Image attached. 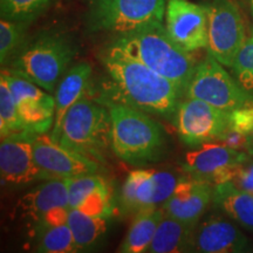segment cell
<instances>
[{
    "mask_svg": "<svg viewBox=\"0 0 253 253\" xmlns=\"http://www.w3.org/2000/svg\"><path fill=\"white\" fill-rule=\"evenodd\" d=\"M110 89L102 101H114L150 115L173 120L184 95L171 81L150 69L114 41L101 54Z\"/></svg>",
    "mask_w": 253,
    "mask_h": 253,
    "instance_id": "6da1fadb",
    "label": "cell"
},
{
    "mask_svg": "<svg viewBox=\"0 0 253 253\" xmlns=\"http://www.w3.org/2000/svg\"><path fill=\"white\" fill-rule=\"evenodd\" d=\"M115 41L185 95L199 62L192 52L183 49L169 37L163 24L120 36Z\"/></svg>",
    "mask_w": 253,
    "mask_h": 253,
    "instance_id": "7a4b0ae2",
    "label": "cell"
},
{
    "mask_svg": "<svg viewBox=\"0 0 253 253\" xmlns=\"http://www.w3.org/2000/svg\"><path fill=\"white\" fill-rule=\"evenodd\" d=\"M112 115L113 154L130 166H144L163 156L166 134L149 114L126 104L102 101Z\"/></svg>",
    "mask_w": 253,
    "mask_h": 253,
    "instance_id": "3957f363",
    "label": "cell"
},
{
    "mask_svg": "<svg viewBox=\"0 0 253 253\" xmlns=\"http://www.w3.org/2000/svg\"><path fill=\"white\" fill-rule=\"evenodd\" d=\"M77 53V46L69 37L61 33H42L20 47L6 71L53 93Z\"/></svg>",
    "mask_w": 253,
    "mask_h": 253,
    "instance_id": "277c9868",
    "label": "cell"
},
{
    "mask_svg": "<svg viewBox=\"0 0 253 253\" xmlns=\"http://www.w3.org/2000/svg\"><path fill=\"white\" fill-rule=\"evenodd\" d=\"M112 115L99 100L82 96L63 118L59 142L101 164L112 151Z\"/></svg>",
    "mask_w": 253,
    "mask_h": 253,
    "instance_id": "5b68a950",
    "label": "cell"
},
{
    "mask_svg": "<svg viewBox=\"0 0 253 253\" xmlns=\"http://www.w3.org/2000/svg\"><path fill=\"white\" fill-rule=\"evenodd\" d=\"M168 0H94L88 14L91 32L125 34L163 24Z\"/></svg>",
    "mask_w": 253,
    "mask_h": 253,
    "instance_id": "8992f818",
    "label": "cell"
},
{
    "mask_svg": "<svg viewBox=\"0 0 253 253\" xmlns=\"http://www.w3.org/2000/svg\"><path fill=\"white\" fill-rule=\"evenodd\" d=\"M184 97L204 101L225 112L253 104V93L240 86L210 53L197 65Z\"/></svg>",
    "mask_w": 253,
    "mask_h": 253,
    "instance_id": "52a82bcc",
    "label": "cell"
},
{
    "mask_svg": "<svg viewBox=\"0 0 253 253\" xmlns=\"http://www.w3.org/2000/svg\"><path fill=\"white\" fill-rule=\"evenodd\" d=\"M207 8L208 53L223 66L231 68L248 37L244 19L232 0H211Z\"/></svg>",
    "mask_w": 253,
    "mask_h": 253,
    "instance_id": "ba28073f",
    "label": "cell"
},
{
    "mask_svg": "<svg viewBox=\"0 0 253 253\" xmlns=\"http://www.w3.org/2000/svg\"><path fill=\"white\" fill-rule=\"evenodd\" d=\"M177 132L183 143L198 147L216 142L230 129V112L197 99L182 100L175 116Z\"/></svg>",
    "mask_w": 253,
    "mask_h": 253,
    "instance_id": "9c48e42d",
    "label": "cell"
},
{
    "mask_svg": "<svg viewBox=\"0 0 253 253\" xmlns=\"http://www.w3.org/2000/svg\"><path fill=\"white\" fill-rule=\"evenodd\" d=\"M249 160L246 151L233 150L220 142H209L185 154L181 166L190 177L213 186L231 182L237 167Z\"/></svg>",
    "mask_w": 253,
    "mask_h": 253,
    "instance_id": "30bf717a",
    "label": "cell"
},
{
    "mask_svg": "<svg viewBox=\"0 0 253 253\" xmlns=\"http://www.w3.org/2000/svg\"><path fill=\"white\" fill-rule=\"evenodd\" d=\"M25 128L34 134L52 129L54 123L55 96L27 79L2 68Z\"/></svg>",
    "mask_w": 253,
    "mask_h": 253,
    "instance_id": "8fae6325",
    "label": "cell"
},
{
    "mask_svg": "<svg viewBox=\"0 0 253 253\" xmlns=\"http://www.w3.org/2000/svg\"><path fill=\"white\" fill-rule=\"evenodd\" d=\"M32 144L37 164L50 178L95 175L102 170V164L65 147L46 132L34 134Z\"/></svg>",
    "mask_w": 253,
    "mask_h": 253,
    "instance_id": "7c38bea8",
    "label": "cell"
},
{
    "mask_svg": "<svg viewBox=\"0 0 253 253\" xmlns=\"http://www.w3.org/2000/svg\"><path fill=\"white\" fill-rule=\"evenodd\" d=\"M34 132L25 131L1 138L0 144V178L6 186H23L50 179L36 162L33 154Z\"/></svg>",
    "mask_w": 253,
    "mask_h": 253,
    "instance_id": "4fadbf2b",
    "label": "cell"
},
{
    "mask_svg": "<svg viewBox=\"0 0 253 253\" xmlns=\"http://www.w3.org/2000/svg\"><path fill=\"white\" fill-rule=\"evenodd\" d=\"M166 30L183 49L196 52L208 48L209 18L207 6L189 0H168Z\"/></svg>",
    "mask_w": 253,
    "mask_h": 253,
    "instance_id": "5bb4252c",
    "label": "cell"
},
{
    "mask_svg": "<svg viewBox=\"0 0 253 253\" xmlns=\"http://www.w3.org/2000/svg\"><path fill=\"white\" fill-rule=\"evenodd\" d=\"M213 188L211 183L194 177L179 179L171 197L161 207L164 216L197 225L213 201Z\"/></svg>",
    "mask_w": 253,
    "mask_h": 253,
    "instance_id": "9a60e30c",
    "label": "cell"
},
{
    "mask_svg": "<svg viewBox=\"0 0 253 253\" xmlns=\"http://www.w3.org/2000/svg\"><path fill=\"white\" fill-rule=\"evenodd\" d=\"M249 248V239L235 224L220 216H210L196 226L192 251L237 253Z\"/></svg>",
    "mask_w": 253,
    "mask_h": 253,
    "instance_id": "2e32d148",
    "label": "cell"
},
{
    "mask_svg": "<svg viewBox=\"0 0 253 253\" xmlns=\"http://www.w3.org/2000/svg\"><path fill=\"white\" fill-rule=\"evenodd\" d=\"M55 208H71L66 178H50L37 185L19 198L14 213L33 223H39L43 214Z\"/></svg>",
    "mask_w": 253,
    "mask_h": 253,
    "instance_id": "e0dca14e",
    "label": "cell"
},
{
    "mask_svg": "<svg viewBox=\"0 0 253 253\" xmlns=\"http://www.w3.org/2000/svg\"><path fill=\"white\" fill-rule=\"evenodd\" d=\"M91 73L93 68L89 63L79 62L72 66L60 81L55 90L54 123L49 134L53 140L59 142L63 118L73 104L77 103L89 90Z\"/></svg>",
    "mask_w": 253,
    "mask_h": 253,
    "instance_id": "ac0fdd59",
    "label": "cell"
},
{
    "mask_svg": "<svg viewBox=\"0 0 253 253\" xmlns=\"http://www.w3.org/2000/svg\"><path fill=\"white\" fill-rule=\"evenodd\" d=\"M120 210L136 214L147 209L160 208L156 198L154 169H136L129 173L120 194Z\"/></svg>",
    "mask_w": 253,
    "mask_h": 253,
    "instance_id": "d6986e66",
    "label": "cell"
},
{
    "mask_svg": "<svg viewBox=\"0 0 253 253\" xmlns=\"http://www.w3.org/2000/svg\"><path fill=\"white\" fill-rule=\"evenodd\" d=\"M213 203L227 217L253 232V196L237 188L232 182L214 185Z\"/></svg>",
    "mask_w": 253,
    "mask_h": 253,
    "instance_id": "ffe728a7",
    "label": "cell"
},
{
    "mask_svg": "<svg viewBox=\"0 0 253 253\" xmlns=\"http://www.w3.org/2000/svg\"><path fill=\"white\" fill-rule=\"evenodd\" d=\"M196 226L197 225H191L175 218L164 216L147 252L179 253L192 251Z\"/></svg>",
    "mask_w": 253,
    "mask_h": 253,
    "instance_id": "44dd1931",
    "label": "cell"
},
{
    "mask_svg": "<svg viewBox=\"0 0 253 253\" xmlns=\"http://www.w3.org/2000/svg\"><path fill=\"white\" fill-rule=\"evenodd\" d=\"M163 217L162 208L147 209L136 213L118 251L121 253L147 252Z\"/></svg>",
    "mask_w": 253,
    "mask_h": 253,
    "instance_id": "7402d4cb",
    "label": "cell"
},
{
    "mask_svg": "<svg viewBox=\"0 0 253 253\" xmlns=\"http://www.w3.org/2000/svg\"><path fill=\"white\" fill-rule=\"evenodd\" d=\"M109 217H95L71 209L67 224L72 230L78 251L91 249L99 244L108 230Z\"/></svg>",
    "mask_w": 253,
    "mask_h": 253,
    "instance_id": "603a6c76",
    "label": "cell"
},
{
    "mask_svg": "<svg viewBox=\"0 0 253 253\" xmlns=\"http://www.w3.org/2000/svg\"><path fill=\"white\" fill-rule=\"evenodd\" d=\"M37 239L36 252L73 253L79 252L68 224L49 226L34 232Z\"/></svg>",
    "mask_w": 253,
    "mask_h": 253,
    "instance_id": "cb8c5ba5",
    "label": "cell"
},
{
    "mask_svg": "<svg viewBox=\"0 0 253 253\" xmlns=\"http://www.w3.org/2000/svg\"><path fill=\"white\" fill-rule=\"evenodd\" d=\"M28 131L19 116L17 104L4 75H0V132L1 138Z\"/></svg>",
    "mask_w": 253,
    "mask_h": 253,
    "instance_id": "d4e9b609",
    "label": "cell"
},
{
    "mask_svg": "<svg viewBox=\"0 0 253 253\" xmlns=\"http://www.w3.org/2000/svg\"><path fill=\"white\" fill-rule=\"evenodd\" d=\"M55 0H0L2 19L30 24L39 17Z\"/></svg>",
    "mask_w": 253,
    "mask_h": 253,
    "instance_id": "484cf974",
    "label": "cell"
},
{
    "mask_svg": "<svg viewBox=\"0 0 253 253\" xmlns=\"http://www.w3.org/2000/svg\"><path fill=\"white\" fill-rule=\"evenodd\" d=\"M28 23L2 19L0 21V61L1 66L11 61L24 45V34Z\"/></svg>",
    "mask_w": 253,
    "mask_h": 253,
    "instance_id": "4316f807",
    "label": "cell"
},
{
    "mask_svg": "<svg viewBox=\"0 0 253 253\" xmlns=\"http://www.w3.org/2000/svg\"><path fill=\"white\" fill-rule=\"evenodd\" d=\"M68 186V198L71 209H77L82 201L97 190L109 189V183L99 173L66 178Z\"/></svg>",
    "mask_w": 253,
    "mask_h": 253,
    "instance_id": "83f0119b",
    "label": "cell"
},
{
    "mask_svg": "<svg viewBox=\"0 0 253 253\" xmlns=\"http://www.w3.org/2000/svg\"><path fill=\"white\" fill-rule=\"evenodd\" d=\"M231 68L240 86L253 93V28L246 37Z\"/></svg>",
    "mask_w": 253,
    "mask_h": 253,
    "instance_id": "f1b7e54d",
    "label": "cell"
},
{
    "mask_svg": "<svg viewBox=\"0 0 253 253\" xmlns=\"http://www.w3.org/2000/svg\"><path fill=\"white\" fill-rule=\"evenodd\" d=\"M110 189H102L88 195L77 208L81 212L95 217H109L113 211Z\"/></svg>",
    "mask_w": 253,
    "mask_h": 253,
    "instance_id": "f546056e",
    "label": "cell"
},
{
    "mask_svg": "<svg viewBox=\"0 0 253 253\" xmlns=\"http://www.w3.org/2000/svg\"><path fill=\"white\" fill-rule=\"evenodd\" d=\"M230 128L252 134L253 132V104L240 107L230 112Z\"/></svg>",
    "mask_w": 253,
    "mask_h": 253,
    "instance_id": "4dcf8cb0",
    "label": "cell"
},
{
    "mask_svg": "<svg viewBox=\"0 0 253 253\" xmlns=\"http://www.w3.org/2000/svg\"><path fill=\"white\" fill-rule=\"evenodd\" d=\"M231 182L243 191L249 192L253 196V162L245 161L237 167L235 175Z\"/></svg>",
    "mask_w": 253,
    "mask_h": 253,
    "instance_id": "1f68e13d",
    "label": "cell"
},
{
    "mask_svg": "<svg viewBox=\"0 0 253 253\" xmlns=\"http://www.w3.org/2000/svg\"><path fill=\"white\" fill-rule=\"evenodd\" d=\"M217 142H220L233 150L248 151L249 153L250 144H251V134H245V132L230 128Z\"/></svg>",
    "mask_w": 253,
    "mask_h": 253,
    "instance_id": "d6a6232c",
    "label": "cell"
},
{
    "mask_svg": "<svg viewBox=\"0 0 253 253\" xmlns=\"http://www.w3.org/2000/svg\"><path fill=\"white\" fill-rule=\"evenodd\" d=\"M71 208H55L49 210L48 212L43 214L39 223L33 226V231L37 232L41 229L49 226H58L62 225V224H67L68 213Z\"/></svg>",
    "mask_w": 253,
    "mask_h": 253,
    "instance_id": "836d02e7",
    "label": "cell"
},
{
    "mask_svg": "<svg viewBox=\"0 0 253 253\" xmlns=\"http://www.w3.org/2000/svg\"><path fill=\"white\" fill-rule=\"evenodd\" d=\"M249 153L253 155V132L251 134V144H250V149H249Z\"/></svg>",
    "mask_w": 253,
    "mask_h": 253,
    "instance_id": "e575fe53",
    "label": "cell"
},
{
    "mask_svg": "<svg viewBox=\"0 0 253 253\" xmlns=\"http://www.w3.org/2000/svg\"><path fill=\"white\" fill-rule=\"evenodd\" d=\"M250 6H251V11H252V14H253V0H250Z\"/></svg>",
    "mask_w": 253,
    "mask_h": 253,
    "instance_id": "d590c367",
    "label": "cell"
}]
</instances>
